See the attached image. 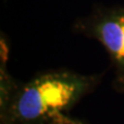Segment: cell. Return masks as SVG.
<instances>
[{"label": "cell", "mask_w": 124, "mask_h": 124, "mask_svg": "<svg viewBox=\"0 0 124 124\" xmlns=\"http://www.w3.org/2000/svg\"><path fill=\"white\" fill-rule=\"evenodd\" d=\"M56 124H81V123L71 121V120H68V119H65L64 117H61V116L59 115L58 116L57 121H56Z\"/></svg>", "instance_id": "3"}, {"label": "cell", "mask_w": 124, "mask_h": 124, "mask_svg": "<svg viewBox=\"0 0 124 124\" xmlns=\"http://www.w3.org/2000/svg\"><path fill=\"white\" fill-rule=\"evenodd\" d=\"M98 35L114 59L124 65V14L100 24Z\"/></svg>", "instance_id": "2"}, {"label": "cell", "mask_w": 124, "mask_h": 124, "mask_svg": "<svg viewBox=\"0 0 124 124\" xmlns=\"http://www.w3.org/2000/svg\"><path fill=\"white\" fill-rule=\"evenodd\" d=\"M83 84L65 75H48L30 83L16 103V114L25 121L58 117L82 92Z\"/></svg>", "instance_id": "1"}]
</instances>
